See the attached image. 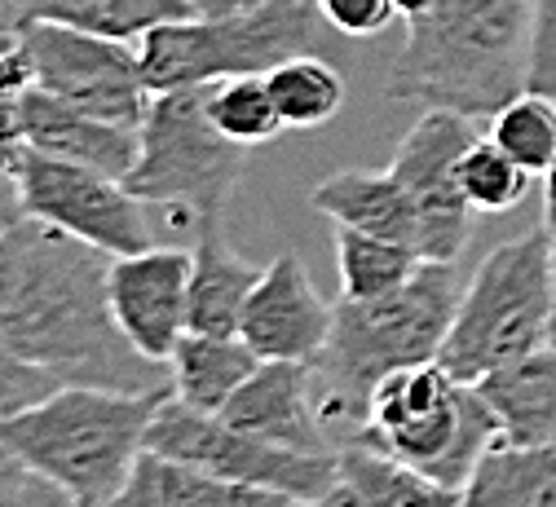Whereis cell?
Instances as JSON below:
<instances>
[{
  "label": "cell",
  "mask_w": 556,
  "mask_h": 507,
  "mask_svg": "<svg viewBox=\"0 0 556 507\" xmlns=\"http://www.w3.org/2000/svg\"><path fill=\"white\" fill-rule=\"evenodd\" d=\"M111 252L36 216L0 230V344L58 384L173 389L115 327L106 296Z\"/></svg>",
  "instance_id": "obj_1"
},
{
  "label": "cell",
  "mask_w": 556,
  "mask_h": 507,
  "mask_svg": "<svg viewBox=\"0 0 556 507\" xmlns=\"http://www.w3.org/2000/svg\"><path fill=\"white\" fill-rule=\"evenodd\" d=\"M539 0H429L406 23L389 98L420 111L491 119L530 89Z\"/></svg>",
  "instance_id": "obj_2"
},
{
  "label": "cell",
  "mask_w": 556,
  "mask_h": 507,
  "mask_svg": "<svg viewBox=\"0 0 556 507\" xmlns=\"http://www.w3.org/2000/svg\"><path fill=\"white\" fill-rule=\"evenodd\" d=\"M459 296L464 287L455 265L425 261L389 296L336 301L331 335L323 353L309 362V371H314L318 415L340 451L358 442L367 397L384 376L415 367V362L442 357Z\"/></svg>",
  "instance_id": "obj_3"
},
{
  "label": "cell",
  "mask_w": 556,
  "mask_h": 507,
  "mask_svg": "<svg viewBox=\"0 0 556 507\" xmlns=\"http://www.w3.org/2000/svg\"><path fill=\"white\" fill-rule=\"evenodd\" d=\"M173 389L58 384L40 402L0 415V451L85 507H111L147 451V428Z\"/></svg>",
  "instance_id": "obj_4"
},
{
  "label": "cell",
  "mask_w": 556,
  "mask_h": 507,
  "mask_svg": "<svg viewBox=\"0 0 556 507\" xmlns=\"http://www.w3.org/2000/svg\"><path fill=\"white\" fill-rule=\"evenodd\" d=\"M500 442V419L442 362H415L384 376L371 397L354 446H371L451 490H464L481 455Z\"/></svg>",
  "instance_id": "obj_5"
},
{
  "label": "cell",
  "mask_w": 556,
  "mask_h": 507,
  "mask_svg": "<svg viewBox=\"0 0 556 507\" xmlns=\"http://www.w3.org/2000/svg\"><path fill=\"white\" fill-rule=\"evenodd\" d=\"M556 322V265L547 230H526L472 269L455 322L442 344V367L464 384H477L508 362L552 344Z\"/></svg>",
  "instance_id": "obj_6"
},
{
  "label": "cell",
  "mask_w": 556,
  "mask_h": 507,
  "mask_svg": "<svg viewBox=\"0 0 556 507\" xmlns=\"http://www.w3.org/2000/svg\"><path fill=\"white\" fill-rule=\"evenodd\" d=\"M327 18L314 0H248L230 14H190L142 36V71L151 93L181 85H217L235 76H269L296 53H318Z\"/></svg>",
  "instance_id": "obj_7"
},
{
  "label": "cell",
  "mask_w": 556,
  "mask_h": 507,
  "mask_svg": "<svg viewBox=\"0 0 556 507\" xmlns=\"http://www.w3.org/2000/svg\"><path fill=\"white\" fill-rule=\"evenodd\" d=\"M213 85H181L160 89L137 128V164L124 186L151 207H181L199 226H213L226 216L248 147L230 141L207 111Z\"/></svg>",
  "instance_id": "obj_8"
},
{
  "label": "cell",
  "mask_w": 556,
  "mask_h": 507,
  "mask_svg": "<svg viewBox=\"0 0 556 507\" xmlns=\"http://www.w3.org/2000/svg\"><path fill=\"white\" fill-rule=\"evenodd\" d=\"M147 451L194 464L203 472L239 481V485L292 494L301 503L318 498L323 490H331L340 481V455H305V451L274 446L265 438H252V432L235 428L230 419H222L213 410L186 406L177 393H168L160 402V410L147 428Z\"/></svg>",
  "instance_id": "obj_9"
},
{
  "label": "cell",
  "mask_w": 556,
  "mask_h": 507,
  "mask_svg": "<svg viewBox=\"0 0 556 507\" xmlns=\"http://www.w3.org/2000/svg\"><path fill=\"white\" fill-rule=\"evenodd\" d=\"M18 49L31 62L36 89L72 102L76 111H89L98 119H111L119 128H142L151 106V85L142 71V53H132L128 40H111L80 27L58 23H27L18 36Z\"/></svg>",
  "instance_id": "obj_10"
},
{
  "label": "cell",
  "mask_w": 556,
  "mask_h": 507,
  "mask_svg": "<svg viewBox=\"0 0 556 507\" xmlns=\"http://www.w3.org/2000/svg\"><path fill=\"white\" fill-rule=\"evenodd\" d=\"M10 173L18 181L23 216H36V221L62 235H76L111 256L151 248V221H147L151 203L137 199L119 177L40 155L31 147L18 155Z\"/></svg>",
  "instance_id": "obj_11"
},
{
  "label": "cell",
  "mask_w": 556,
  "mask_h": 507,
  "mask_svg": "<svg viewBox=\"0 0 556 507\" xmlns=\"http://www.w3.org/2000/svg\"><path fill=\"white\" fill-rule=\"evenodd\" d=\"M472 119L455 111H425L406 128L393 151V177L420 207V256L438 265H455L472 239V203L459 190V160L472 147Z\"/></svg>",
  "instance_id": "obj_12"
},
{
  "label": "cell",
  "mask_w": 556,
  "mask_h": 507,
  "mask_svg": "<svg viewBox=\"0 0 556 507\" xmlns=\"http://www.w3.org/2000/svg\"><path fill=\"white\" fill-rule=\"evenodd\" d=\"M190 261L194 256L181 248L111 256L106 296L115 327L137 353L160 367H168L177 340L190 331Z\"/></svg>",
  "instance_id": "obj_13"
},
{
  "label": "cell",
  "mask_w": 556,
  "mask_h": 507,
  "mask_svg": "<svg viewBox=\"0 0 556 507\" xmlns=\"http://www.w3.org/2000/svg\"><path fill=\"white\" fill-rule=\"evenodd\" d=\"M336 305L318 296L309 269L296 252L274 256L252 287L239 318V335L261 362H314L331 335Z\"/></svg>",
  "instance_id": "obj_14"
},
{
  "label": "cell",
  "mask_w": 556,
  "mask_h": 507,
  "mask_svg": "<svg viewBox=\"0 0 556 507\" xmlns=\"http://www.w3.org/2000/svg\"><path fill=\"white\" fill-rule=\"evenodd\" d=\"M222 419L235 428L265 438L274 446L305 451V455H340L314 402L309 362H261L252 380L226 402Z\"/></svg>",
  "instance_id": "obj_15"
},
{
  "label": "cell",
  "mask_w": 556,
  "mask_h": 507,
  "mask_svg": "<svg viewBox=\"0 0 556 507\" xmlns=\"http://www.w3.org/2000/svg\"><path fill=\"white\" fill-rule=\"evenodd\" d=\"M27 147L66 164H85L106 177H128L137 164V132L119 128L111 119H98L89 111H76L45 89H31L27 102Z\"/></svg>",
  "instance_id": "obj_16"
},
{
  "label": "cell",
  "mask_w": 556,
  "mask_h": 507,
  "mask_svg": "<svg viewBox=\"0 0 556 507\" xmlns=\"http://www.w3.org/2000/svg\"><path fill=\"white\" fill-rule=\"evenodd\" d=\"M309 203L331 226L380 235L420 252V207L393 177V168H340L314 186Z\"/></svg>",
  "instance_id": "obj_17"
},
{
  "label": "cell",
  "mask_w": 556,
  "mask_h": 507,
  "mask_svg": "<svg viewBox=\"0 0 556 507\" xmlns=\"http://www.w3.org/2000/svg\"><path fill=\"white\" fill-rule=\"evenodd\" d=\"M111 507H301V498L261 485H239L194 464L142 451L128 485Z\"/></svg>",
  "instance_id": "obj_18"
},
{
  "label": "cell",
  "mask_w": 556,
  "mask_h": 507,
  "mask_svg": "<svg viewBox=\"0 0 556 507\" xmlns=\"http://www.w3.org/2000/svg\"><path fill=\"white\" fill-rule=\"evenodd\" d=\"M190 256H194L190 261V331L239 335L243 305L265 269L243 261L230 248V239L222 235V221L199 226V243Z\"/></svg>",
  "instance_id": "obj_19"
},
{
  "label": "cell",
  "mask_w": 556,
  "mask_h": 507,
  "mask_svg": "<svg viewBox=\"0 0 556 507\" xmlns=\"http://www.w3.org/2000/svg\"><path fill=\"white\" fill-rule=\"evenodd\" d=\"M477 393L500 419L508 442H556V344L477 380Z\"/></svg>",
  "instance_id": "obj_20"
},
{
  "label": "cell",
  "mask_w": 556,
  "mask_h": 507,
  "mask_svg": "<svg viewBox=\"0 0 556 507\" xmlns=\"http://www.w3.org/2000/svg\"><path fill=\"white\" fill-rule=\"evenodd\" d=\"M261 357L243 335H207V331H186L168 357V380L173 393L194 406L222 415L226 402L252 380Z\"/></svg>",
  "instance_id": "obj_21"
},
{
  "label": "cell",
  "mask_w": 556,
  "mask_h": 507,
  "mask_svg": "<svg viewBox=\"0 0 556 507\" xmlns=\"http://www.w3.org/2000/svg\"><path fill=\"white\" fill-rule=\"evenodd\" d=\"M468 507H556V442L500 438L464 485Z\"/></svg>",
  "instance_id": "obj_22"
},
{
  "label": "cell",
  "mask_w": 556,
  "mask_h": 507,
  "mask_svg": "<svg viewBox=\"0 0 556 507\" xmlns=\"http://www.w3.org/2000/svg\"><path fill=\"white\" fill-rule=\"evenodd\" d=\"M18 23H58L111 40H142L147 31L190 18V0H10Z\"/></svg>",
  "instance_id": "obj_23"
},
{
  "label": "cell",
  "mask_w": 556,
  "mask_h": 507,
  "mask_svg": "<svg viewBox=\"0 0 556 507\" xmlns=\"http://www.w3.org/2000/svg\"><path fill=\"white\" fill-rule=\"evenodd\" d=\"M340 477L354 481L367 507H468L464 490H451L371 446H344Z\"/></svg>",
  "instance_id": "obj_24"
},
{
  "label": "cell",
  "mask_w": 556,
  "mask_h": 507,
  "mask_svg": "<svg viewBox=\"0 0 556 507\" xmlns=\"http://www.w3.org/2000/svg\"><path fill=\"white\" fill-rule=\"evenodd\" d=\"M420 265H425V256L415 248H406V243H393V239H380V235H363V230H350V226H336L340 296H350V301L389 296Z\"/></svg>",
  "instance_id": "obj_25"
},
{
  "label": "cell",
  "mask_w": 556,
  "mask_h": 507,
  "mask_svg": "<svg viewBox=\"0 0 556 507\" xmlns=\"http://www.w3.org/2000/svg\"><path fill=\"white\" fill-rule=\"evenodd\" d=\"M269 93L288 128H318L344 106L340 71L318 53H296L269 71Z\"/></svg>",
  "instance_id": "obj_26"
},
{
  "label": "cell",
  "mask_w": 556,
  "mask_h": 507,
  "mask_svg": "<svg viewBox=\"0 0 556 507\" xmlns=\"http://www.w3.org/2000/svg\"><path fill=\"white\" fill-rule=\"evenodd\" d=\"M491 141L508 151L526 173L547 177L556 164V98L526 89L491 115Z\"/></svg>",
  "instance_id": "obj_27"
},
{
  "label": "cell",
  "mask_w": 556,
  "mask_h": 507,
  "mask_svg": "<svg viewBox=\"0 0 556 507\" xmlns=\"http://www.w3.org/2000/svg\"><path fill=\"white\" fill-rule=\"evenodd\" d=\"M207 111H213V124L239 141V147H265L283 132V115L274 106L269 80L265 76H235V80H217L207 89Z\"/></svg>",
  "instance_id": "obj_28"
},
{
  "label": "cell",
  "mask_w": 556,
  "mask_h": 507,
  "mask_svg": "<svg viewBox=\"0 0 556 507\" xmlns=\"http://www.w3.org/2000/svg\"><path fill=\"white\" fill-rule=\"evenodd\" d=\"M459 190L472 203V212H508L530 194L534 173H526L508 151H500L491 137H477L472 147L464 151L459 168Z\"/></svg>",
  "instance_id": "obj_29"
},
{
  "label": "cell",
  "mask_w": 556,
  "mask_h": 507,
  "mask_svg": "<svg viewBox=\"0 0 556 507\" xmlns=\"http://www.w3.org/2000/svg\"><path fill=\"white\" fill-rule=\"evenodd\" d=\"M36 76H31V62L27 53L14 49H0V164L14 168L18 155L27 151V102H31Z\"/></svg>",
  "instance_id": "obj_30"
},
{
  "label": "cell",
  "mask_w": 556,
  "mask_h": 507,
  "mask_svg": "<svg viewBox=\"0 0 556 507\" xmlns=\"http://www.w3.org/2000/svg\"><path fill=\"white\" fill-rule=\"evenodd\" d=\"M49 389H58V380H49L45 371H36L31 362H23L18 353H10L0 344V415H14L31 402H40Z\"/></svg>",
  "instance_id": "obj_31"
},
{
  "label": "cell",
  "mask_w": 556,
  "mask_h": 507,
  "mask_svg": "<svg viewBox=\"0 0 556 507\" xmlns=\"http://www.w3.org/2000/svg\"><path fill=\"white\" fill-rule=\"evenodd\" d=\"M318 14L340 36H380L397 10L393 0H318Z\"/></svg>",
  "instance_id": "obj_32"
},
{
  "label": "cell",
  "mask_w": 556,
  "mask_h": 507,
  "mask_svg": "<svg viewBox=\"0 0 556 507\" xmlns=\"http://www.w3.org/2000/svg\"><path fill=\"white\" fill-rule=\"evenodd\" d=\"M530 89H539V93H552V98H556V0H539Z\"/></svg>",
  "instance_id": "obj_33"
},
{
  "label": "cell",
  "mask_w": 556,
  "mask_h": 507,
  "mask_svg": "<svg viewBox=\"0 0 556 507\" xmlns=\"http://www.w3.org/2000/svg\"><path fill=\"white\" fill-rule=\"evenodd\" d=\"M0 507H85V503H76L72 494L58 490L53 481H45V477L23 468V477L14 481V490L5 494V503H0Z\"/></svg>",
  "instance_id": "obj_34"
},
{
  "label": "cell",
  "mask_w": 556,
  "mask_h": 507,
  "mask_svg": "<svg viewBox=\"0 0 556 507\" xmlns=\"http://www.w3.org/2000/svg\"><path fill=\"white\" fill-rule=\"evenodd\" d=\"M14 221H23V199H18V181H14V173L0 164V230L14 226Z\"/></svg>",
  "instance_id": "obj_35"
},
{
  "label": "cell",
  "mask_w": 556,
  "mask_h": 507,
  "mask_svg": "<svg viewBox=\"0 0 556 507\" xmlns=\"http://www.w3.org/2000/svg\"><path fill=\"white\" fill-rule=\"evenodd\" d=\"M301 507H367V503H363V494H358L354 481H344V477H340L331 490H323L318 498H309V503H301Z\"/></svg>",
  "instance_id": "obj_36"
},
{
  "label": "cell",
  "mask_w": 556,
  "mask_h": 507,
  "mask_svg": "<svg viewBox=\"0 0 556 507\" xmlns=\"http://www.w3.org/2000/svg\"><path fill=\"white\" fill-rule=\"evenodd\" d=\"M543 181H547L543 186V230L552 239V265H556V164H552V173ZM552 344H556V322H552Z\"/></svg>",
  "instance_id": "obj_37"
},
{
  "label": "cell",
  "mask_w": 556,
  "mask_h": 507,
  "mask_svg": "<svg viewBox=\"0 0 556 507\" xmlns=\"http://www.w3.org/2000/svg\"><path fill=\"white\" fill-rule=\"evenodd\" d=\"M18 36H23V23H18L14 5H10V0H0V49H14Z\"/></svg>",
  "instance_id": "obj_38"
},
{
  "label": "cell",
  "mask_w": 556,
  "mask_h": 507,
  "mask_svg": "<svg viewBox=\"0 0 556 507\" xmlns=\"http://www.w3.org/2000/svg\"><path fill=\"white\" fill-rule=\"evenodd\" d=\"M23 477V464L14 459V455H5V451H0V503H5V494L14 490V481Z\"/></svg>",
  "instance_id": "obj_39"
},
{
  "label": "cell",
  "mask_w": 556,
  "mask_h": 507,
  "mask_svg": "<svg viewBox=\"0 0 556 507\" xmlns=\"http://www.w3.org/2000/svg\"><path fill=\"white\" fill-rule=\"evenodd\" d=\"M239 5H248V0H190L194 14H230V10H239Z\"/></svg>",
  "instance_id": "obj_40"
},
{
  "label": "cell",
  "mask_w": 556,
  "mask_h": 507,
  "mask_svg": "<svg viewBox=\"0 0 556 507\" xmlns=\"http://www.w3.org/2000/svg\"><path fill=\"white\" fill-rule=\"evenodd\" d=\"M393 10H397L406 23H410V18H420V14L429 10V0H393Z\"/></svg>",
  "instance_id": "obj_41"
},
{
  "label": "cell",
  "mask_w": 556,
  "mask_h": 507,
  "mask_svg": "<svg viewBox=\"0 0 556 507\" xmlns=\"http://www.w3.org/2000/svg\"><path fill=\"white\" fill-rule=\"evenodd\" d=\"M314 5H318V0H314Z\"/></svg>",
  "instance_id": "obj_42"
}]
</instances>
